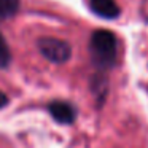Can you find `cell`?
<instances>
[{"label": "cell", "instance_id": "obj_5", "mask_svg": "<svg viewBox=\"0 0 148 148\" xmlns=\"http://www.w3.org/2000/svg\"><path fill=\"white\" fill-rule=\"evenodd\" d=\"M19 10V0H0V21L14 16Z\"/></svg>", "mask_w": 148, "mask_h": 148}, {"label": "cell", "instance_id": "obj_1", "mask_svg": "<svg viewBox=\"0 0 148 148\" xmlns=\"http://www.w3.org/2000/svg\"><path fill=\"white\" fill-rule=\"evenodd\" d=\"M89 51L92 64L97 69H110L115 65L118 54V42L115 34L108 30H96L91 35Z\"/></svg>", "mask_w": 148, "mask_h": 148}, {"label": "cell", "instance_id": "obj_3", "mask_svg": "<svg viewBox=\"0 0 148 148\" xmlns=\"http://www.w3.org/2000/svg\"><path fill=\"white\" fill-rule=\"evenodd\" d=\"M48 112L59 124H72L77 118V110L72 103L64 100H53L48 105Z\"/></svg>", "mask_w": 148, "mask_h": 148}, {"label": "cell", "instance_id": "obj_6", "mask_svg": "<svg viewBox=\"0 0 148 148\" xmlns=\"http://www.w3.org/2000/svg\"><path fill=\"white\" fill-rule=\"evenodd\" d=\"M11 62V53H10V46L7 45L5 37L0 34V69L8 67Z\"/></svg>", "mask_w": 148, "mask_h": 148}, {"label": "cell", "instance_id": "obj_2", "mask_svg": "<svg viewBox=\"0 0 148 148\" xmlns=\"http://www.w3.org/2000/svg\"><path fill=\"white\" fill-rule=\"evenodd\" d=\"M38 49L49 62L54 64H64L70 59L72 56V48L67 42L53 37H43L38 40Z\"/></svg>", "mask_w": 148, "mask_h": 148}, {"label": "cell", "instance_id": "obj_7", "mask_svg": "<svg viewBox=\"0 0 148 148\" xmlns=\"http://www.w3.org/2000/svg\"><path fill=\"white\" fill-rule=\"evenodd\" d=\"M8 103V97L5 96L3 92H2V91H0V108H3L5 105H7Z\"/></svg>", "mask_w": 148, "mask_h": 148}, {"label": "cell", "instance_id": "obj_4", "mask_svg": "<svg viewBox=\"0 0 148 148\" xmlns=\"http://www.w3.org/2000/svg\"><path fill=\"white\" fill-rule=\"evenodd\" d=\"M91 10L100 18L107 19H115L119 14V7L116 5L115 0H89Z\"/></svg>", "mask_w": 148, "mask_h": 148}]
</instances>
